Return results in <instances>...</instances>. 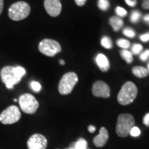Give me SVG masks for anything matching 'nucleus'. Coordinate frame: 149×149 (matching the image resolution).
Wrapping results in <instances>:
<instances>
[{"label": "nucleus", "instance_id": "1", "mask_svg": "<svg viewBox=\"0 0 149 149\" xmlns=\"http://www.w3.org/2000/svg\"><path fill=\"white\" fill-rule=\"evenodd\" d=\"M26 73V70L22 66H6L1 69L0 74L1 80L6 84V88L13 89L15 85L20 82L22 77H24Z\"/></svg>", "mask_w": 149, "mask_h": 149}, {"label": "nucleus", "instance_id": "2", "mask_svg": "<svg viewBox=\"0 0 149 149\" xmlns=\"http://www.w3.org/2000/svg\"><path fill=\"white\" fill-rule=\"evenodd\" d=\"M137 86L132 81H127L122 86L117 95V101L121 105L126 106L131 104L137 95Z\"/></svg>", "mask_w": 149, "mask_h": 149}, {"label": "nucleus", "instance_id": "3", "mask_svg": "<svg viewBox=\"0 0 149 149\" xmlns=\"http://www.w3.org/2000/svg\"><path fill=\"white\" fill-rule=\"evenodd\" d=\"M133 126H135V120L133 115L128 113L120 114L117 121V135L120 137H127Z\"/></svg>", "mask_w": 149, "mask_h": 149}, {"label": "nucleus", "instance_id": "4", "mask_svg": "<svg viewBox=\"0 0 149 149\" xmlns=\"http://www.w3.org/2000/svg\"><path fill=\"white\" fill-rule=\"evenodd\" d=\"M31 13V6L25 1L13 3L8 9V16L11 20L21 21L26 19Z\"/></svg>", "mask_w": 149, "mask_h": 149}, {"label": "nucleus", "instance_id": "5", "mask_svg": "<svg viewBox=\"0 0 149 149\" xmlns=\"http://www.w3.org/2000/svg\"><path fill=\"white\" fill-rule=\"evenodd\" d=\"M78 77L77 74L73 72H69L64 74L59 81L58 90L61 95L70 94L73 90L74 86L77 84Z\"/></svg>", "mask_w": 149, "mask_h": 149}, {"label": "nucleus", "instance_id": "6", "mask_svg": "<svg viewBox=\"0 0 149 149\" xmlns=\"http://www.w3.org/2000/svg\"><path fill=\"white\" fill-rule=\"evenodd\" d=\"M19 104L24 113L27 114H33L39 108V102L33 95L24 93L19 97Z\"/></svg>", "mask_w": 149, "mask_h": 149}, {"label": "nucleus", "instance_id": "7", "mask_svg": "<svg viewBox=\"0 0 149 149\" xmlns=\"http://www.w3.org/2000/svg\"><path fill=\"white\" fill-rule=\"evenodd\" d=\"M38 48L40 53L48 57H53L61 51L59 42L51 39H44L41 41L39 44Z\"/></svg>", "mask_w": 149, "mask_h": 149}, {"label": "nucleus", "instance_id": "8", "mask_svg": "<svg viewBox=\"0 0 149 149\" xmlns=\"http://www.w3.org/2000/svg\"><path fill=\"white\" fill-rule=\"evenodd\" d=\"M21 112L17 107L10 106L0 114V122L3 124H13L21 118Z\"/></svg>", "mask_w": 149, "mask_h": 149}, {"label": "nucleus", "instance_id": "9", "mask_svg": "<svg viewBox=\"0 0 149 149\" xmlns=\"http://www.w3.org/2000/svg\"><path fill=\"white\" fill-rule=\"evenodd\" d=\"M47 144V139L42 134L39 133L31 136L27 141L29 149H46Z\"/></svg>", "mask_w": 149, "mask_h": 149}, {"label": "nucleus", "instance_id": "10", "mask_svg": "<svg viewBox=\"0 0 149 149\" xmlns=\"http://www.w3.org/2000/svg\"><path fill=\"white\" fill-rule=\"evenodd\" d=\"M93 95L97 97L109 98L111 95V89L109 85L103 81H97L93 86Z\"/></svg>", "mask_w": 149, "mask_h": 149}, {"label": "nucleus", "instance_id": "11", "mask_svg": "<svg viewBox=\"0 0 149 149\" xmlns=\"http://www.w3.org/2000/svg\"><path fill=\"white\" fill-rule=\"evenodd\" d=\"M44 8L50 16L57 17L61 11V3L60 0H44Z\"/></svg>", "mask_w": 149, "mask_h": 149}, {"label": "nucleus", "instance_id": "12", "mask_svg": "<svg viewBox=\"0 0 149 149\" xmlns=\"http://www.w3.org/2000/svg\"><path fill=\"white\" fill-rule=\"evenodd\" d=\"M109 139V133L105 127H102L100 130V133L93 139V144L97 148L103 147L107 144Z\"/></svg>", "mask_w": 149, "mask_h": 149}, {"label": "nucleus", "instance_id": "13", "mask_svg": "<svg viewBox=\"0 0 149 149\" xmlns=\"http://www.w3.org/2000/svg\"><path fill=\"white\" fill-rule=\"evenodd\" d=\"M95 62L100 70L107 72L110 68V63L107 57L102 53H99L95 57Z\"/></svg>", "mask_w": 149, "mask_h": 149}, {"label": "nucleus", "instance_id": "14", "mask_svg": "<svg viewBox=\"0 0 149 149\" xmlns=\"http://www.w3.org/2000/svg\"><path fill=\"white\" fill-rule=\"evenodd\" d=\"M109 24L114 30V31L117 32L122 29L124 26V21L122 18L117 16H113L109 19Z\"/></svg>", "mask_w": 149, "mask_h": 149}, {"label": "nucleus", "instance_id": "15", "mask_svg": "<svg viewBox=\"0 0 149 149\" xmlns=\"http://www.w3.org/2000/svg\"><path fill=\"white\" fill-rule=\"evenodd\" d=\"M133 74L135 77L139 78H144L146 77L148 75V70L146 68L143 66H135L133 68L132 70Z\"/></svg>", "mask_w": 149, "mask_h": 149}, {"label": "nucleus", "instance_id": "16", "mask_svg": "<svg viewBox=\"0 0 149 149\" xmlns=\"http://www.w3.org/2000/svg\"><path fill=\"white\" fill-rule=\"evenodd\" d=\"M120 55L122 57L123 59H124L128 64H130L133 62V53L131 52L128 51L127 49H122L120 51Z\"/></svg>", "mask_w": 149, "mask_h": 149}, {"label": "nucleus", "instance_id": "17", "mask_svg": "<svg viewBox=\"0 0 149 149\" xmlns=\"http://www.w3.org/2000/svg\"><path fill=\"white\" fill-rule=\"evenodd\" d=\"M101 45L107 49H111L113 47V42L111 39L108 36H104L101 40Z\"/></svg>", "mask_w": 149, "mask_h": 149}, {"label": "nucleus", "instance_id": "18", "mask_svg": "<svg viewBox=\"0 0 149 149\" xmlns=\"http://www.w3.org/2000/svg\"><path fill=\"white\" fill-rule=\"evenodd\" d=\"M88 148V143L84 139L80 138L77 142L74 144V149H86Z\"/></svg>", "mask_w": 149, "mask_h": 149}, {"label": "nucleus", "instance_id": "19", "mask_svg": "<svg viewBox=\"0 0 149 149\" xmlns=\"http://www.w3.org/2000/svg\"><path fill=\"white\" fill-rule=\"evenodd\" d=\"M141 17V12H139V10H134L131 13L130 17V20L132 23H137L139 21Z\"/></svg>", "mask_w": 149, "mask_h": 149}, {"label": "nucleus", "instance_id": "20", "mask_svg": "<svg viewBox=\"0 0 149 149\" xmlns=\"http://www.w3.org/2000/svg\"><path fill=\"white\" fill-rule=\"evenodd\" d=\"M117 45L122 49H128L130 46V42L125 39H119L117 41Z\"/></svg>", "mask_w": 149, "mask_h": 149}, {"label": "nucleus", "instance_id": "21", "mask_svg": "<svg viewBox=\"0 0 149 149\" xmlns=\"http://www.w3.org/2000/svg\"><path fill=\"white\" fill-rule=\"evenodd\" d=\"M97 6L100 10L107 11L110 7V2L109 0H98Z\"/></svg>", "mask_w": 149, "mask_h": 149}, {"label": "nucleus", "instance_id": "22", "mask_svg": "<svg viewBox=\"0 0 149 149\" xmlns=\"http://www.w3.org/2000/svg\"><path fill=\"white\" fill-rule=\"evenodd\" d=\"M143 50V46L139 44H133L131 48V53L133 55H138V54L141 53Z\"/></svg>", "mask_w": 149, "mask_h": 149}, {"label": "nucleus", "instance_id": "23", "mask_svg": "<svg viewBox=\"0 0 149 149\" xmlns=\"http://www.w3.org/2000/svg\"><path fill=\"white\" fill-rule=\"evenodd\" d=\"M123 34L126 37H130V38H133V37L135 36V31L128 27L125 28V29L123 30Z\"/></svg>", "mask_w": 149, "mask_h": 149}, {"label": "nucleus", "instance_id": "24", "mask_svg": "<svg viewBox=\"0 0 149 149\" xmlns=\"http://www.w3.org/2000/svg\"><path fill=\"white\" fill-rule=\"evenodd\" d=\"M115 12H116V14L117 15V17H119L120 18L124 17L126 16V15H127V11L120 6L117 7L115 8Z\"/></svg>", "mask_w": 149, "mask_h": 149}, {"label": "nucleus", "instance_id": "25", "mask_svg": "<svg viewBox=\"0 0 149 149\" xmlns=\"http://www.w3.org/2000/svg\"><path fill=\"white\" fill-rule=\"evenodd\" d=\"M31 87L32 88L33 91H34L35 92L38 93L40 92L42 89V86H41L40 83H39L38 81H32L31 82Z\"/></svg>", "mask_w": 149, "mask_h": 149}, {"label": "nucleus", "instance_id": "26", "mask_svg": "<svg viewBox=\"0 0 149 149\" xmlns=\"http://www.w3.org/2000/svg\"><path fill=\"white\" fill-rule=\"evenodd\" d=\"M129 134L132 137H138L141 134L140 129L138 127H137V126H133L131 128V130H130Z\"/></svg>", "mask_w": 149, "mask_h": 149}, {"label": "nucleus", "instance_id": "27", "mask_svg": "<svg viewBox=\"0 0 149 149\" xmlns=\"http://www.w3.org/2000/svg\"><path fill=\"white\" fill-rule=\"evenodd\" d=\"M139 58L143 61H146L148 60V59L149 58V49H147L145 51L141 53L140 55H139Z\"/></svg>", "mask_w": 149, "mask_h": 149}, {"label": "nucleus", "instance_id": "28", "mask_svg": "<svg viewBox=\"0 0 149 149\" xmlns=\"http://www.w3.org/2000/svg\"><path fill=\"white\" fill-rule=\"evenodd\" d=\"M140 40L144 42H148L149 41V32H147L144 34L140 35Z\"/></svg>", "mask_w": 149, "mask_h": 149}, {"label": "nucleus", "instance_id": "29", "mask_svg": "<svg viewBox=\"0 0 149 149\" xmlns=\"http://www.w3.org/2000/svg\"><path fill=\"white\" fill-rule=\"evenodd\" d=\"M143 123H144V125L149 127V113L145 115L144 119H143Z\"/></svg>", "mask_w": 149, "mask_h": 149}, {"label": "nucleus", "instance_id": "30", "mask_svg": "<svg viewBox=\"0 0 149 149\" xmlns=\"http://www.w3.org/2000/svg\"><path fill=\"white\" fill-rule=\"evenodd\" d=\"M125 1L127 3V5L131 7L135 6L136 4H137V1L136 0H125Z\"/></svg>", "mask_w": 149, "mask_h": 149}, {"label": "nucleus", "instance_id": "31", "mask_svg": "<svg viewBox=\"0 0 149 149\" xmlns=\"http://www.w3.org/2000/svg\"><path fill=\"white\" fill-rule=\"evenodd\" d=\"M87 0H74L76 4L79 6H83L84 5H85V3H86Z\"/></svg>", "mask_w": 149, "mask_h": 149}, {"label": "nucleus", "instance_id": "32", "mask_svg": "<svg viewBox=\"0 0 149 149\" xmlns=\"http://www.w3.org/2000/svg\"><path fill=\"white\" fill-rule=\"evenodd\" d=\"M141 6L144 9H149V0H145Z\"/></svg>", "mask_w": 149, "mask_h": 149}, {"label": "nucleus", "instance_id": "33", "mask_svg": "<svg viewBox=\"0 0 149 149\" xmlns=\"http://www.w3.org/2000/svg\"><path fill=\"white\" fill-rule=\"evenodd\" d=\"M88 131L90 132V133H94L95 131V130H96V128L94 126H92V125H91V126H88Z\"/></svg>", "mask_w": 149, "mask_h": 149}, {"label": "nucleus", "instance_id": "34", "mask_svg": "<svg viewBox=\"0 0 149 149\" xmlns=\"http://www.w3.org/2000/svg\"><path fill=\"white\" fill-rule=\"evenodd\" d=\"M144 21L145 23H146L148 25H149V14H146L144 17Z\"/></svg>", "mask_w": 149, "mask_h": 149}, {"label": "nucleus", "instance_id": "35", "mask_svg": "<svg viewBox=\"0 0 149 149\" xmlns=\"http://www.w3.org/2000/svg\"><path fill=\"white\" fill-rule=\"evenodd\" d=\"M3 0H0V15L2 13L3 9Z\"/></svg>", "mask_w": 149, "mask_h": 149}, {"label": "nucleus", "instance_id": "36", "mask_svg": "<svg viewBox=\"0 0 149 149\" xmlns=\"http://www.w3.org/2000/svg\"><path fill=\"white\" fill-rule=\"evenodd\" d=\"M59 63H60L61 65H64L65 64V61L63 60V59H60V60H59Z\"/></svg>", "mask_w": 149, "mask_h": 149}, {"label": "nucleus", "instance_id": "37", "mask_svg": "<svg viewBox=\"0 0 149 149\" xmlns=\"http://www.w3.org/2000/svg\"><path fill=\"white\" fill-rule=\"evenodd\" d=\"M148 72H149V63H148Z\"/></svg>", "mask_w": 149, "mask_h": 149}, {"label": "nucleus", "instance_id": "38", "mask_svg": "<svg viewBox=\"0 0 149 149\" xmlns=\"http://www.w3.org/2000/svg\"><path fill=\"white\" fill-rule=\"evenodd\" d=\"M68 149H74L73 147H71V148H68Z\"/></svg>", "mask_w": 149, "mask_h": 149}, {"label": "nucleus", "instance_id": "39", "mask_svg": "<svg viewBox=\"0 0 149 149\" xmlns=\"http://www.w3.org/2000/svg\"><path fill=\"white\" fill-rule=\"evenodd\" d=\"M17 100L16 99H15V100H14V102H17Z\"/></svg>", "mask_w": 149, "mask_h": 149}, {"label": "nucleus", "instance_id": "40", "mask_svg": "<svg viewBox=\"0 0 149 149\" xmlns=\"http://www.w3.org/2000/svg\"><path fill=\"white\" fill-rule=\"evenodd\" d=\"M86 149H91V148H86Z\"/></svg>", "mask_w": 149, "mask_h": 149}]
</instances>
